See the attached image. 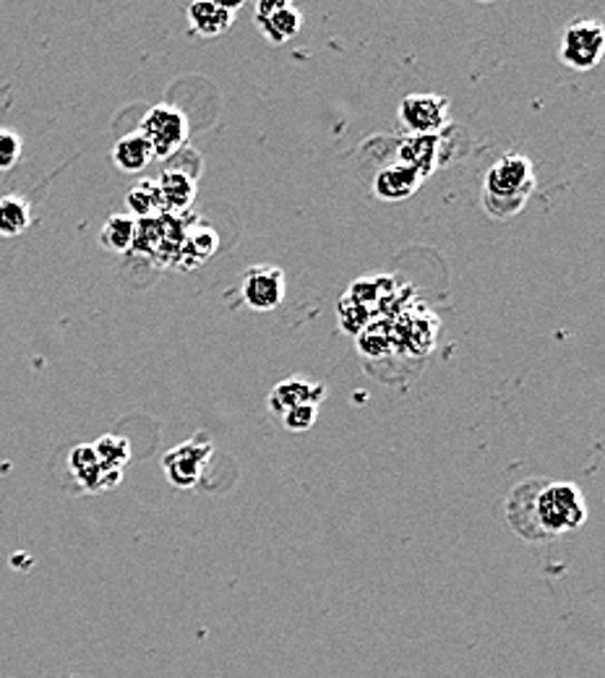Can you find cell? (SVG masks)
I'll list each match as a JSON object with an SVG mask.
<instances>
[{
    "label": "cell",
    "instance_id": "cell-3",
    "mask_svg": "<svg viewBox=\"0 0 605 678\" xmlns=\"http://www.w3.org/2000/svg\"><path fill=\"white\" fill-rule=\"evenodd\" d=\"M139 134L149 141L155 159H167L180 151L188 141V120L175 105L159 102L142 118Z\"/></svg>",
    "mask_w": 605,
    "mask_h": 678
},
{
    "label": "cell",
    "instance_id": "cell-12",
    "mask_svg": "<svg viewBox=\"0 0 605 678\" xmlns=\"http://www.w3.org/2000/svg\"><path fill=\"white\" fill-rule=\"evenodd\" d=\"M157 188H159V199H163V215L178 217L191 207V204H194L196 183L186 173L180 170L163 173L157 180Z\"/></svg>",
    "mask_w": 605,
    "mask_h": 678
},
{
    "label": "cell",
    "instance_id": "cell-5",
    "mask_svg": "<svg viewBox=\"0 0 605 678\" xmlns=\"http://www.w3.org/2000/svg\"><path fill=\"white\" fill-rule=\"evenodd\" d=\"M212 452H214L212 441H206L204 436L183 441V444H178L173 452H167L163 456V470L167 483L180 491L196 489V485L202 483L204 464L212 460Z\"/></svg>",
    "mask_w": 605,
    "mask_h": 678
},
{
    "label": "cell",
    "instance_id": "cell-17",
    "mask_svg": "<svg viewBox=\"0 0 605 678\" xmlns=\"http://www.w3.org/2000/svg\"><path fill=\"white\" fill-rule=\"evenodd\" d=\"M134 233L136 219L131 215H113L105 219L99 243H103V248L113 250V254H126V250L134 248Z\"/></svg>",
    "mask_w": 605,
    "mask_h": 678
},
{
    "label": "cell",
    "instance_id": "cell-18",
    "mask_svg": "<svg viewBox=\"0 0 605 678\" xmlns=\"http://www.w3.org/2000/svg\"><path fill=\"white\" fill-rule=\"evenodd\" d=\"M91 446H95L99 462L105 464L107 472H113L115 478H124V470L128 468V462H131V444H128V439L107 433V436H103Z\"/></svg>",
    "mask_w": 605,
    "mask_h": 678
},
{
    "label": "cell",
    "instance_id": "cell-20",
    "mask_svg": "<svg viewBox=\"0 0 605 678\" xmlns=\"http://www.w3.org/2000/svg\"><path fill=\"white\" fill-rule=\"evenodd\" d=\"M217 246H219L217 233L209 230V227H196V230L186 233V238H183V243H180L178 258H175V262H183V258L188 256L191 258L188 266H196V264L206 262V258L217 250Z\"/></svg>",
    "mask_w": 605,
    "mask_h": 678
},
{
    "label": "cell",
    "instance_id": "cell-6",
    "mask_svg": "<svg viewBox=\"0 0 605 678\" xmlns=\"http://www.w3.org/2000/svg\"><path fill=\"white\" fill-rule=\"evenodd\" d=\"M400 120L412 136L441 134L449 124V100L443 95H408L400 102Z\"/></svg>",
    "mask_w": 605,
    "mask_h": 678
},
{
    "label": "cell",
    "instance_id": "cell-22",
    "mask_svg": "<svg viewBox=\"0 0 605 678\" xmlns=\"http://www.w3.org/2000/svg\"><path fill=\"white\" fill-rule=\"evenodd\" d=\"M21 155V139L9 128H0V173L11 170L19 163Z\"/></svg>",
    "mask_w": 605,
    "mask_h": 678
},
{
    "label": "cell",
    "instance_id": "cell-19",
    "mask_svg": "<svg viewBox=\"0 0 605 678\" xmlns=\"http://www.w3.org/2000/svg\"><path fill=\"white\" fill-rule=\"evenodd\" d=\"M126 204H128L126 215H131L134 219L163 215V199H159L157 180H139V183H136V186L128 190Z\"/></svg>",
    "mask_w": 605,
    "mask_h": 678
},
{
    "label": "cell",
    "instance_id": "cell-16",
    "mask_svg": "<svg viewBox=\"0 0 605 678\" xmlns=\"http://www.w3.org/2000/svg\"><path fill=\"white\" fill-rule=\"evenodd\" d=\"M32 225V207L21 196H3L0 199V235L3 238H17L27 233Z\"/></svg>",
    "mask_w": 605,
    "mask_h": 678
},
{
    "label": "cell",
    "instance_id": "cell-10",
    "mask_svg": "<svg viewBox=\"0 0 605 678\" xmlns=\"http://www.w3.org/2000/svg\"><path fill=\"white\" fill-rule=\"evenodd\" d=\"M324 397H326L324 384H316V381H309V379H285L272 390L270 410L272 413L282 415V413H287L290 407L305 405V402L319 405Z\"/></svg>",
    "mask_w": 605,
    "mask_h": 678
},
{
    "label": "cell",
    "instance_id": "cell-13",
    "mask_svg": "<svg viewBox=\"0 0 605 678\" xmlns=\"http://www.w3.org/2000/svg\"><path fill=\"white\" fill-rule=\"evenodd\" d=\"M186 19L198 37H206V40H209V37H219L230 32V27H233L235 21V13L219 9V6L212 3V0H191L186 9Z\"/></svg>",
    "mask_w": 605,
    "mask_h": 678
},
{
    "label": "cell",
    "instance_id": "cell-23",
    "mask_svg": "<svg viewBox=\"0 0 605 678\" xmlns=\"http://www.w3.org/2000/svg\"><path fill=\"white\" fill-rule=\"evenodd\" d=\"M212 3H217L219 9H225V11H230V13H235V11H241L243 6L248 3V0H212Z\"/></svg>",
    "mask_w": 605,
    "mask_h": 678
},
{
    "label": "cell",
    "instance_id": "cell-4",
    "mask_svg": "<svg viewBox=\"0 0 605 678\" xmlns=\"http://www.w3.org/2000/svg\"><path fill=\"white\" fill-rule=\"evenodd\" d=\"M605 48V29L601 21L582 19L574 21L562 32V45H558V60L572 71H593L603 60Z\"/></svg>",
    "mask_w": 605,
    "mask_h": 678
},
{
    "label": "cell",
    "instance_id": "cell-25",
    "mask_svg": "<svg viewBox=\"0 0 605 678\" xmlns=\"http://www.w3.org/2000/svg\"><path fill=\"white\" fill-rule=\"evenodd\" d=\"M71 678H79V676H71Z\"/></svg>",
    "mask_w": 605,
    "mask_h": 678
},
{
    "label": "cell",
    "instance_id": "cell-15",
    "mask_svg": "<svg viewBox=\"0 0 605 678\" xmlns=\"http://www.w3.org/2000/svg\"><path fill=\"white\" fill-rule=\"evenodd\" d=\"M256 24L272 45H285L287 40H293V37L301 32L303 17L293 3H285L282 9L266 13V17H262V19H256Z\"/></svg>",
    "mask_w": 605,
    "mask_h": 678
},
{
    "label": "cell",
    "instance_id": "cell-14",
    "mask_svg": "<svg viewBox=\"0 0 605 678\" xmlns=\"http://www.w3.org/2000/svg\"><path fill=\"white\" fill-rule=\"evenodd\" d=\"M155 159V151H152L149 141L144 139L139 131L120 136L118 144L113 147V163L120 173L136 175L142 170H147V165Z\"/></svg>",
    "mask_w": 605,
    "mask_h": 678
},
{
    "label": "cell",
    "instance_id": "cell-8",
    "mask_svg": "<svg viewBox=\"0 0 605 678\" xmlns=\"http://www.w3.org/2000/svg\"><path fill=\"white\" fill-rule=\"evenodd\" d=\"M68 468H71L74 478L79 480V485L87 493L107 491V489H113V485L120 483V478H115L113 472L105 470V464L99 462V456L91 444L76 446L71 456H68Z\"/></svg>",
    "mask_w": 605,
    "mask_h": 678
},
{
    "label": "cell",
    "instance_id": "cell-1",
    "mask_svg": "<svg viewBox=\"0 0 605 678\" xmlns=\"http://www.w3.org/2000/svg\"><path fill=\"white\" fill-rule=\"evenodd\" d=\"M530 483L517 485L509 497L507 509H525L509 512V522L523 538L540 540L572 532L587 522V504L582 491L574 483Z\"/></svg>",
    "mask_w": 605,
    "mask_h": 678
},
{
    "label": "cell",
    "instance_id": "cell-11",
    "mask_svg": "<svg viewBox=\"0 0 605 678\" xmlns=\"http://www.w3.org/2000/svg\"><path fill=\"white\" fill-rule=\"evenodd\" d=\"M441 134L431 136H410L400 144V163L410 165L412 170L420 173V178H428L436 167H439V155H441Z\"/></svg>",
    "mask_w": 605,
    "mask_h": 678
},
{
    "label": "cell",
    "instance_id": "cell-2",
    "mask_svg": "<svg viewBox=\"0 0 605 678\" xmlns=\"http://www.w3.org/2000/svg\"><path fill=\"white\" fill-rule=\"evenodd\" d=\"M535 188L533 163L523 155L501 157L491 170L486 173L482 183V196H486V209L494 217L507 219L525 209Z\"/></svg>",
    "mask_w": 605,
    "mask_h": 678
},
{
    "label": "cell",
    "instance_id": "cell-24",
    "mask_svg": "<svg viewBox=\"0 0 605 678\" xmlns=\"http://www.w3.org/2000/svg\"><path fill=\"white\" fill-rule=\"evenodd\" d=\"M482 3H491V0H482Z\"/></svg>",
    "mask_w": 605,
    "mask_h": 678
},
{
    "label": "cell",
    "instance_id": "cell-21",
    "mask_svg": "<svg viewBox=\"0 0 605 678\" xmlns=\"http://www.w3.org/2000/svg\"><path fill=\"white\" fill-rule=\"evenodd\" d=\"M316 417H319V405H311V402H305V405L290 407L287 413H282L280 421H282V425H285L287 431L303 433V431L313 429Z\"/></svg>",
    "mask_w": 605,
    "mask_h": 678
},
{
    "label": "cell",
    "instance_id": "cell-7",
    "mask_svg": "<svg viewBox=\"0 0 605 678\" xmlns=\"http://www.w3.org/2000/svg\"><path fill=\"white\" fill-rule=\"evenodd\" d=\"M287 279L285 272L280 266L270 264H256L243 274L241 282V293L243 301L251 311H274L285 298Z\"/></svg>",
    "mask_w": 605,
    "mask_h": 678
},
{
    "label": "cell",
    "instance_id": "cell-9",
    "mask_svg": "<svg viewBox=\"0 0 605 678\" xmlns=\"http://www.w3.org/2000/svg\"><path fill=\"white\" fill-rule=\"evenodd\" d=\"M420 186H423L420 173L412 170L410 165L400 163V159L387 165L384 170H379L377 178H373V194H377V199L381 202H404L410 199Z\"/></svg>",
    "mask_w": 605,
    "mask_h": 678
},
{
    "label": "cell",
    "instance_id": "cell-26",
    "mask_svg": "<svg viewBox=\"0 0 605 678\" xmlns=\"http://www.w3.org/2000/svg\"><path fill=\"white\" fill-rule=\"evenodd\" d=\"M290 3H293V0H290Z\"/></svg>",
    "mask_w": 605,
    "mask_h": 678
}]
</instances>
